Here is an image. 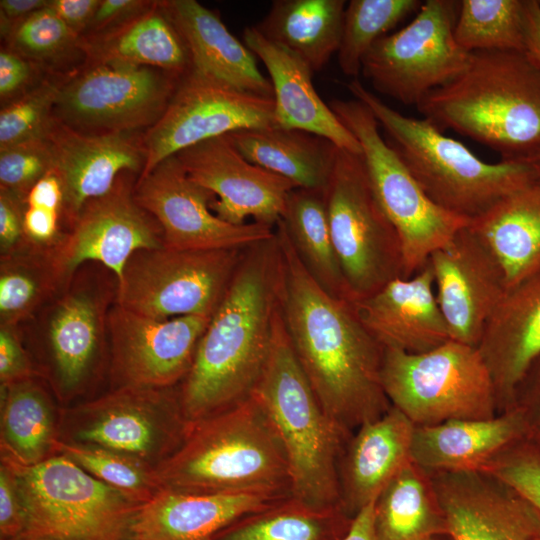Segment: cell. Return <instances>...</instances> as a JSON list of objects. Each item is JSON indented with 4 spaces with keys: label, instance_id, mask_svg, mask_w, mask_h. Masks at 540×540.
<instances>
[{
    "label": "cell",
    "instance_id": "22",
    "mask_svg": "<svg viewBox=\"0 0 540 540\" xmlns=\"http://www.w3.org/2000/svg\"><path fill=\"white\" fill-rule=\"evenodd\" d=\"M453 540H534L540 512L515 489L482 471L431 475Z\"/></svg>",
    "mask_w": 540,
    "mask_h": 540
},
{
    "label": "cell",
    "instance_id": "40",
    "mask_svg": "<svg viewBox=\"0 0 540 540\" xmlns=\"http://www.w3.org/2000/svg\"><path fill=\"white\" fill-rule=\"evenodd\" d=\"M525 0H463L454 28L456 43L475 51H526Z\"/></svg>",
    "mask_w": 540,
    "mask_h": 540
},
{
    "label": "cell",
    "instance_id": "30",
    "mask_svg": "<svg viewBox=\"0 0 540 540\" xmlns=\"http://www.w3.org/2000/svg\"><path fill=\"white\" fill-rule=\"evenodd\" d=\"M526 436L524 419L515 408L490 419L415 426L411 460L429 475L482 471L503 450Z\"/></svg>",
    "mask_w": 540,
    "mask_h": 540
},
{
    "label": "cell",
    "instance_id": "29",
    "mask_svg": "<svg viewBox=\"0 0 540 540\" xmlns=\"http://www.w3.org/2000/svg\"><path fill=\"white\" fill-rule=\"evenodd\" d=\"M161 5L187 47L191 70L233 89L274 99L271 82L256 56L225 26L218 13L196 0H167Z\"/></svg>",
    "mask_w": 540,
    "mask_h": 540
},
{
    "label": "cell",
    "instance_id": "47",
    "mask_svg": "<svg viewBox=\"0 0 540 540\" xmlns=\"http://www.w3.org/2000/svg\"><path fill=\"white\" fill-rule=\"evenodd\" d=\"M41 377L18 327L0 326V385Z\"/></svg>",
    "mask_w": 540,
    "mask_h": 540
},
{
    "label": "cell",
    "instance_id": "10",
    "mask_svg": "<svg viewBox=\"0 0 540 540\" xmlns=\"http://www.w3.org/2000/svg\"><path fill=\"white\" fill-rule=\"evenodd\" d=\"M328 105L361 146L372 190L401 241L403 277H410L470 220L443 210L426 195L382 137L379 123L366 105L355 98H334Z\"/></svg>",
    "mask_w": 540,
    "mask_h": 540
},
{
    "label": "cell",
    "instance_id": "2",
    "mask_svg": "<svg viewBox=\"0 0 540 540\" xmlns=\"http://www.w3.org/2000/svg\"><path fill=\"white\" fill-rule=\"evenodd\" d=\"M281 250L272 238L247 247L178 385L182 414L195 422L249 398L268 360L280 310Z\"/></svg>",
    "mask_w": 540,
    "mask_h": 540
},
{
    "label": "cell",
    "instance_id": "41",
    "mask_svg": "<svg viewBox=\"0 0 540 540\" xmlns=\"http://www.w3.org/2000/svg\"><path fill=\"white\" fill-rule=\"evenodd\" d=\"M421 5L419 0H351L345 8L337 52L342 73L357 79L373 44L407 16L417 13Z\"/></svg>",
    "mask_w": 540,
    "mask_h": 540
},
{
    "label": "cell",
    "instance_id": "26",
    "mask_svg": "<svg viewBox=\"0 0 540 540\" xmlns=\"http://www.w3.org/2000/svg\"><path fill=\"white\" fill-rule=\"evenodd\" d=\"M493 379L498 414L512 406L514 389L540 353V270L507 290L477 346Z\"/></svg>",
    "mask_w": 540,
    "mask_h": 540
},
{
    "label": "cell",
    "instance_id": "60",
    "mask_svg": "<svg viewBox=\"0 0 540 540\" xmlns=\"http://www.w3.org/2000/svg\"><path fill=\"white\" fill-rule=\"evenodd\" d=\"M538 1H539V4H540V0H538Z\"/></svg>",
    "mask_w": 540,
    "mask_h": 540
},
{
    "label": "cell",
    "instance_id": "56",
    "mask_svg": "<svg viewBox=\"0 0 540 540\" xmlns=\"http://www.w3.org/2000/svg\"><path fill=\"white\" fill-rule=\"evenodd\" d=\"M342 540H376L374 528V502L359 510L352 518Z\"/></svg>",
    "mask_w": 540,
    "mask_h": 540
},
{
    "label": "cell",
    "instance_id": "58",
    "mask_svg": "<svg viewBox=\"0 0 540 540\" xmlns=\"http://www.w3.org/2000/svg\"><path fill=\"white\" fill-rule=\"evenodd\" d=\"M423 540H433V539H432V537H430V538H426V539H423Z\"/></svg>",
    "mask_w": 540,
    "mask_h": 540
},
{
    "label": "cell",
    "instance_id": "59",
    "mask_svg": "<svg viewBox=\"0 0 540 540\" xmlns=\"http://www.w3.org/2000/svg\"><path fill=\"white\" fill-rule=\"evenodd\" d=\"M534 540H540V535L538 537H536Z\"/></svg>",
    "mask_w": 540,
    "mask_h": 540
},
{
    "label": "cell",
    "instance_id": "55",
    "mask_svg": "<svg viewBox=\"0 0 540 540\" xmlns=\"http://www.w3.org/2000/svg\"><path fill=\"white\" fill-rule=\"evenodd\" d=\"M526 52L540 68V4L538 0H525Z\"/></svg>",
    "mask_w": 540,
    "mask_h": 540
},
{
    "label": "cell",
    "instance_id": "8",
    "mask_svg": "<svg viewBox=\"0 0 540 540\" xmlns=\"http://www.w3.org/2000/svg\"><path fill=\"white\" fill-rule=\"evenodd\" d=\"M116 284L76 273L42 309L30 352L61 407L92 395L109 370L108 313Z\"/></svg>",
    "mask_w": 540,
    "mask_h": 540
},
{
    "label": "cell",
    "instance_id": "13",
    "mask_svg": "<svg viewBox=\"0 0 540 540\" xmlns=\"http://www.w3.org/2000/svg\"><path fill=\"white\" fill-rule=\"evenodd\" d=\"M245 249L138 250L116 281L114 302L155 319L212 317Z\"/></svg>",
    "mask_w": 540,
    "mask_h": 540
},
{
    "label": "cell",
    "instance_id": "6",
    "mask_svg": "<svg viewBox=\"0 0 540 540\" xmlns=\"http://www.w3.org/2000/svg\"><path fill=\"white\" fill-rule=\"evenodd\" d=\"M251 396L266 413L284 449L290 496L315 509H342L339 463L350 436L315 395L293 351L281 310L268 360Z\"/></svg>",
    "mask_w": 540,
    "mask_h": 540
},
{
    "label": "cell",
    "instance_id": "17",
    "mask_svg": "<svg viewBox=\"0 0 540 540\" xmlns=\"http://www.w3.org/2000/svg\"><path fill=\"white\" fill-rule=\"evenodd\" d=\"M131 174H122L109 192L88 201L50 251L65 287L86 263L102 265L118 281L135 252L163 246L158 223L134 197Z\"/></svg>",
    "mask_w": 540,
    "mask_h": 540
},
{
    "label": "cell",
    "instance_id": "21",
    "mask_svg": "<svg viewBox=\"0 0 540 540\" xmlns=\"http://www.w3.org/2000/svg\"><path fill=\"white\" fill-rule=\"evenodd\" d=\"M428 262L451 340L477 347L508 290L501 267L468 225Z\"/></svg>",
    "mask_w": 540,
    "mask_h": 540
},
{
    "label": "cell",
    "instance_id": "23",
    "mask_svg": "<svg viewBox=\"0 0 540 540\" xmlns=\"http://www.w3.org/2000/svg\"><path fill=\"white\" fill-rule=\"evenodd\" d=\"M134 132L83 133L54 116L45 138L63 183L68 227L88 201L109 192L122 174L141 175L146 151L143 136Z\"/></svg>",
    "mask_w": 540,
    "mask_h": 540
},
{
    "label": "cell",
    "instance_id": "35",
    "mask_svg": "<svg viewBox=\"0 0 540 540\" xmlns=\"http://www.w3.org/2000/svg\"><path fill=\"white\" fill-rule=\"evenodd\" d=\"M345 8L344 0H275L255 28L297 55L314 73L338 52Z\"/></svg>",
    "mask_w": 540,
    "mask_h": 540
},
{
    "label": "cell",
    "instance_id": "11",
    "mask_svg": "<svg viewBox=\"0 0 540 540\" xmlns=\"http://www.w3.org/2000/svg\"><path fill=\"white\" fill-rule=\"evenodd\" d=\"M323 192L351 303L403 277L399 235L375 197L362 155L338 149Z\"/></svg>",
    "mask_w": 540,
    "mask_h": 540
},
{
    "label": "cell",
    "instance_id": "24",
    "mask_svg": "<svg viewBox=\"0 0 540 540\" xmlns=\"http://www.w3.org/2000/svg\"><path fill=\"white\" fill-rule=\"evenodd\" d=\"M352 304L383 348L423 353L451 340L429 262L414 275L396 278Z\"/></svg>",
    "mask_w": 540,
    "mask_h": 540
},
{
    "label": "cell",
    "instance_id": "19",
    "mask_svg": "<svg viewBox=\"0 0 540 540\" xmlns=\"http://www.w3.org/2000/svg\"><path fill=\"white\" fill-rule=\"evenodd\" d=\"M210 319H155L114 302L108 313L110 389L177 387L191 369Z\"/></svg>",
    "mask_w": 540,
    "mask_h": 540
},
{
    "label": "cell",
    "instance_id": "43",
    "mask_svg": "<svg viewBox=\"0 0 540 540\" xmlns=\"http://www.w3.org/2000/svg\"><path fill=\"white\" fill-rule=\"evenodd\" d=\"M62 82L44 80L0 111V150L44 137L53 118Z\"/></svg>",
    "mask_w": 540,
    "mask_h": 540
},
{
    "label": "cell",
    "instance_id": "54",
    "mask_svg": "<svg viewBox=\"0 0 540 540\" xmlns=\"http://www.w3.org/2000/svg\"><path fill=\"white\" fill-rule=\"evenodd\" d=\"M49 0H1V32L8 35L11 28L30 14L46 7Z\"/></svg>",
    "mask_w": 540,
    "mask_h": 540
},
{
    "label": "cell",
    "instance_id": "15",
    "mask_svg": "<svg viewBox=\"0 0 540 540\" xmlns=\"http://www.w3.org/2000/svg\"><path fill=\"white\" fill-rule=\"evenodd\" d=\"M179 80L152 67L90 64L62 83L54 116L83 133L134 132L158 121Z\"/></svg>",
    "mask_w": 540,
    "mask_h": 540
},
{
    "label": "cell",
    "instance_id": "5",
    "mask_svg": "<svg viewBox=\"0 0 540 540\" xmlns=\"http://www.w3.org/2000/svg\"><path fill=\"white\" fill-rule=\"evenodd\" d=\"M155 475L161 488L181 492L290 495L284 449L252 396L220 413L188 422L182 443L155 468Z\"/></svg>",
    "mask_w": 540,
    "mask_h": 540
},
{
    "label": "cell",
    "instance_id": "14",
    "mask_svg": "<svg viewBox=\"0 0 540 540\" xmlns=\"http://www.w3.org/2000/svg\"><path fill=\"white\" fill-rule=\"evenodd\" d=\"M460 1L427 0L401 30L379 38L362 61V74L379 93L417 105L466 66L468 52L456 43Z\"/></svg>",
    "mask_w": 540,
    "mask_h": 540
},
{
    "label": "cell",
    "instance_id": "9",
    "mask_svg": "<svg viewBox=\"0 0 540 540\" xmlns=\"http://www.w3.org/2000/svg\"><path fill=\"white\" fill-rule=\"evenodd\" d=\"M381 381L391 406L415 426L498 414L493 379L478 348L454 340L423 353L383 348Z\"/></svg>",
    "mask_w": 540,
    "mask_h": 540
},
{
    "label": "cell",
    "instance_id": "4",
    "mask_svg": "<svg viewBox=\"0 0 540 540\" xmlns=\"http://www.w3.org/2000/svg\"><path fill=\"white\" fill-rule=\"evenodd\" d=\"M345 85L370 109L426 195L449 213L472 220L504 197L540 182L531 161L485 162L429 120L391 108L358 79Z\"/></svg>",
    "mask_w": 540,
    "mask_h": 540
},
{
    "label": "cell",
    "instance_id": "49",
    "mask_svg": "<svg viewBox=\"0 0 540 540\" xmlns=\"http://www.w3.org/2000/svg\"><path fill=\"white\" fill-rule=\"evenodd\" d=\"M24 527V513L11 468L0 464V540H16Z\"/></svg>",
    "mask_w": 540,
    "mask_h": 540
},
{
    "label": "cell",
    "instance_id": "39",
    "mask_svg": "<svg viewBox=\"0 0 540 540\" xmlns=\"http://www.w3.org/2000/svg\"><path fill=\"white\" fill-rule=\"evenodd\" d=\"M341 514V508L315 509L290 496L236 521L214 540H328Z\"/></svg>",
    "mask_w": 540,
    "mask_h": 540
},
{
    "label": "cell",
    "instance_id": "34",
    "mask_svg": "<svg viewBox=\"0 0 540 540\" xmlns=\"http://www.w3.org/2000/svg\"><path fill=\"white\" fill-rule=\"evenodd\" d=\"M228 135L249 162L310 190L324 191L339 149L323 137L281 127L243 129Z\"/></svg>",
    "mask_w": 540,
    "mask_h": 540
},
{
    "label": "cell",
    "instance_id": "16",
    "mask_svg": "<svg viewBox=\"0 0 540 540\" xmlns=\"http://www.w3.org/2000/svg\"><path fill=\"white\" fill-rule=\"evenodd\" d=\"M274 99L242 92L190 71L182 77L158 121L143 135L146 164L140 176L181 150L243 129L276 127Z\"/></svg>",
    "mask_w": 540,
    "mask_h": 540
},
{
    "label": "cell",
    "instance_id": "50",
    "mask_svg": "<svg viewBox=\"0 0 540 540\" xmlns=\"http://www.w3.org/2000/svg\"><path fill=\"white\" fill-rule=\"evenodd\" d=\"M24 200L0 189V256L8 255L23 246Z\"/></svg>",
    "mask_w": 540,
    "mask_h": 540
},
{
    "label": "cell",
    "instance_id": "57",
    "mask_svg": "<svg viewBox=\"0 0 540 540\" xmlns=\"http://www.w3.org/2000/svg\"><path fill=\"white\" fill-rule=\"evenodd\" d=\"M531 162L536 166L540 175V155L534 158Z\"/></svg>",
    "mask_w": 540,
    "mask_h": 540
},
{
    "label": "cell",
    "instance_id": "37",
    "mask_svg": "<svg viewBox=\"0 0 540 540\" xmlns=\"http://www.w3.org/2000/svg\"><path fill=\"white\" fill-rule=\"evenodd\" d=\"M280 222L314 281L331 296L351 302L330 233L324 192L294 188Z\"/></svg>",
    "mask_w": 540,
    "mask_h": 540
},
{
    "label": "cell",
    "instance_id": "18",
    "mask_svg": "<svg viewBox=\"0 0 540 540\" xmlns=\"http://www.w3.org/2000/svg\"><path fill=\"white\" fill-rule=\"evenodd\" d=\"M134 197L158 223L163 246L171 249L247 248L275 234L274 227L264 224L220 219L211 209L215 195L194 182L175 155L138 177Z\"/></svg>",
    "mask_w": 540,
    "mask_h": 540
},
{
    "label": "cell",
    "instance_id": "7",
    "mask_svg": "<svg viewBox=\"0 0 540 540\" xmlns=\"http://www.w3.org/2000/svg\"><path fill=\"white\" fill-rule=\"evenodd\" d=\"M3 463L14 474L24 513L16 540H133L143 502L62 455L29 467Z\"/></svg>",
    "mask_w": 540,
    "mask_h": 540
},
{
    "label": "cell",
    "instance_id": "48",
    "mask_svg": "<svg viewBox=\"0 0 540 540\" xmlns=\"http://www.w3.org/2000/svg\"><path fill=\"white\" fill-rule=\"evenodd\" d=\"M511 408L522 414L527 431L526 440L540 449V353L517 383Z\"/></svg>",
    "mask_w": 540,
    "mask_h": 540
},
{
    "label": "cell",
    "instance_id": "3",
    "mask_svg": "<svg viewBox=\"0 0 540 540\" xmlns=\"http://www.w3.org/2000/svg\"><path fill=\"white\" fill-rule=\"evenodd\" d=\"M416 108L440 130L469 137L501 160L540 155V68L526 51L471 52L465 68Z\"/></svg>",
    "mask_w": 540,
    "mask_h": 540
},
{
    "label": "cell",
    "instance_id": "1",
    "mask_svg": "<svg viewBox=\"0 0 540 540\" xmlns=\"http://www.w3.org/2000/svg\"><path fill=\"white\" fill-rule=\"evenodd\" d=\"M280 310L291 346L325 412L347 435L391 406L382 386L383 347L353 304L323 290L298 258L283 224Z\"/></svg>",
    "mask_w": 540,
    "mask_h": 540
},
{
    "label": "cell",
    "instance_id": "51",
    "mask_svg": "<svg viewBox=\"0 0 540 540\" xmlns=\"http://www.w3.org/2000/svg\"><path fill=\"white\" fill-rule=\"evenodd\" d=\"M155 1L100 0V4L87 29V35L96 34L117 26L148 10Z\"/></svg>",
    "mask_w": 540,
    "mask_h": 540
},
{
    "label": "cell",
    "instance_id": "46",
    "mask_svg": "<svg viewBox=\"0 0 540 540\" xmlns=\"http://www.w3.org/2000/svg\"><path fill=\"white\" fill-rule=\"evenodd\" d=\"M505 482L540 512V449L526 439L503 450L482 470Z\"/></svg>",
    "mask_w": 540,
    "mask_h": 540
},
{
    "label": "cell",
    "instance_id": "32",
    "mask_svg": "<svg viewBox=\"0 0 540 540\" xmlns=\"http://www.w3.org/2000/svg\"><path fill=\"white\" fill-rule=\"evenodd\" d=\"M60 413L41 377L0 385L1 461L29 467L56 455Z\"/></svg>",
    "mask_w": 540,
    "mask_h": 540
},
{
    "label": "cell",
    "instance_id": "12",
    "mask_svg": "<svg viewBox=\"0 0 540 540\" xmlns=\"http://www.w3.org/2000/svg\"><path fill=\"white\" fill-rule=\"evenodd\" d=\"M177 387H119L61 407L59 440L112 450L156 468L187 431Z\"/></svg>",
    "mask_w": 540,
    "mask_h": 540
},
{
    "label": "cell",
    "instance_id": "45",
    "mask_svg": "<svg viewBox=\"0 0 540 540\" xmlns=\"http://www.w3.org/2000/svg\"><path fill=\"white\" fill-rule=\"evenodd\" d=\"M51 170L53 156L45 136L0 150V189L23 200L36 182Z\"/></svg>",
    "mask_w": 540,
    "mask_h": 540
},
{
    "label": "cell",
    "instance_id": "52",
    "mask_svg": "<svg viewBox=\"0 0 540 540\" xmlns=\"http://www.w3.org/2000/svg\"><path fill=\"white\" fill-rule=\"evenodd\" d=\"M32 73L30 62L15 51H0V96H12L29 80Z\"/></svg>",
    "mask_w": 540,
    "mask_h": 540
},
{
    "label": "cell",
    "instance_id": "36",
    "mask_svg": "<svg viewBox=\"0 0 540 540\" xmlns=\"http://www.w3.org/2000/svg\"><path fill=\"white\" fill-rule=\"evenodd\" d=\"M376 540H423L447 534L431 477L408 463L374 501Z\"/></svg>",
    "mask_w": 540,
    "mask_h": 540
},
{
    "label": "cell",
    "instance_id": "31",
    "mask_svg": "<svg viewBox=\"0 0 540 540\" xmlns=\"http://www.w3.org/2000/svg\"><path fill=\"white\" fill-rule=\"evenodd\" d=\"M90 64L120 63L163 70L178 79L191 70L179 31L156 1L148 10L105 31L81 36L78 46Z\"/></svg>",
    "mask_w": 540,
    "mask_h": 540
},
{
    "label": "cell",
    "instance_id": "53",
    "mask_svg": "<svg viewBox=\"0 0 540 540\" xmlns=\"http://www.w3.org/2000/svg\"><path fill=\"white\" fill-rule=\"evenodd\" d=\"M99 4L100 0H49L48 7L80 38Z\"/></svg>",
    "mask_w": 540,
    "mask_h": 540
},
{
    "label": "cell",
    "instance_id": "44",
    "mask_svg": "<svg viewBox=\"0 0 540 540\" xmlns=\"http://www.w3.org/2000/svg\"><path fill=\"white\" fill-rule=\"evenodd\" d=\"M8 37L13 51L34 60L59 56L71 47H77L79 41V36L48 5L16 23Z\"/></svg>",
    "mask_w": 540,
    "mask_h": 540
},
{
    "label": "cell",
    "instance_id": "38",
    "mask_svg": "<svg viewBox=\"0 0 540 540\" xmlns=\"http://www.w3.org/2000/svg\"><path fill=\"white\" fill-rule=\"evenodd\" d=\"M64 288L50 251L22 246L0 256V326L18 327Z\"/></svg>",
    "mask_w": 540,
    "mask_h": 540
},
{
    "label": "cell",
    "instance_id": "42",
    "mask_svg": "<svg viewBox=\"0 0 540 540\" xmlns=\"http://www.w3.org/2000/svg\"><path fill=\"white\" fill-rule=\"evenodd\" d=\"M55 452L101 482L145 503L160 489L155 468L105 448L58 440Z\"/></svg>",
    "mask_w": 540,
    "mask_h": 540
},
{
    "label": "cell",
    "instance_id": "27",
    "mask_svg": "<svg viewBox=\"0 0 540 540\" xmlns=\"http://www.w3.org/2000/svg\"><path fill=\"white\" fill-rule=\"evenodd\" d=\"M244 44L265 65L274 93L276 127L323 137L339 149L361 154L355 136L318 95L313 71L297 55L263 37L255 28L243 31Z\"/></svg>",
    "mask_w": 540,
    "mask_h": 540
},
{
    "label": "cell",
    "instance_id": "25",
    "mask_svg": "<svg viewBox=\"0 0 540 540\" xmlns=\"http://www.w3.org/2000/svg\"><path fill=\"white\" fill-rule=\"evenodd\" d=\"M288 497L266 491L189 493L161 488L139 509L133 540H214L236 521Z\"/></svg>",
    "mask_w": 540,
    "mask_h": 540
},
{
    "label": "cell",
    "instance_id": "33",
    "mask_svg": "<svg viewBox=\"0 0 540 540\" xmlns=\"http://www.w3.org/2000/svg\"><path fill=\"white\" fill-rule=\"evenodd\" d=\"M468 227L498 262L507 289L516 286L540 270V182L504 197Z\"/></svg>",
    "mask_w": 540,
    "mask_h": 540
},
{
    "label": "cell",
    "instance_id": "20",
    "mask_svg": "<svg viewBox=\"0 0 540 540\" xmlns=\"http://www.w3.org/2000/svg\"><path fill=\"white\" fill-rule=\"evenodd\" d=\"M175 156L194 182L215 195L212 211L231 224L251 219L275 228L288 194L297 188L290 180L249 162L228 134L199 142Z\"/></svg>",
    "mask_w": 540,
    "mask_h": 540
},
{
    "label": "cell",
    "instance_id": "28",
    "mask_svg": "<svg viewBox=\"0 0 540 540\" xmlns=\"http://www.w3.org/2000/svg\"><path fill=\"white\" fill-rule=\"evenodd\" d=\"M415 425L393 406L357 428L339 463L341 507L353 516L374 502L411 460Z\"/></svg>",
    "mask_w": 540,
    "mask_h": 540
}]
</instances>
